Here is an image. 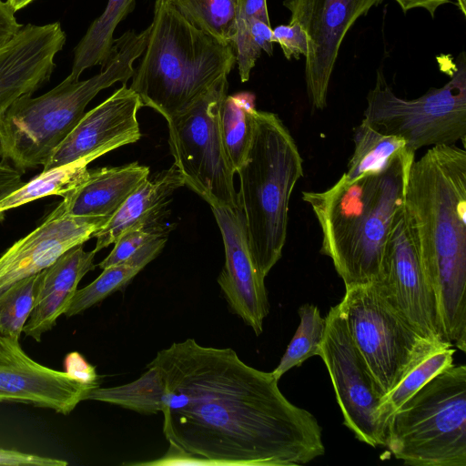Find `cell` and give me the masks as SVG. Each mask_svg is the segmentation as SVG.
I'll use <instances>...</instances> for the list:
<instances>
[{
    "label": "cell",
    "mask_w": 466,
    "mask_h": 466,
    "mask_svg": "<svg viewBox=\"0 0 466 466\" xmlns=\"http://www.w3.org/2000/svg\"><path fill=\"white\" fill-rule=\"evenodd\" d=\"M271 372L230 348L194 339L159 350L137 380L112 391L117 406L161 412L169 443L214 466L303 465L322 456V430L292 404Z\"/></svg>",
    "instance_id": "6da1fadb"
},
{
    "label": "cell",
    "mask_w": 466,
    "mask_h": 466,
    "mask_svg": "<svg viewBox=\"0 0 466 466\" xmlns=\"http://www.w3.org/2000/svg\"><path fill=\"white\" fill-rule=\"evenodd\" d=\"M404 209L446 341L466 351V152L434 146L412 163Z\"/></svg>",
    "instance_id": "7a4b0ae2"
},
{
    "label": "cell",
    "mask_w": 466,
    "mask_h": 466,
    "mask_svg": "<svg viewBox=\"0 0 466 466\" xmlns=\"http://www.w3.org/2000/svg\"><path fill=\"white\" fill-rule=\"evenodd\" d=\"M414 160L415 152L406 149L379 173L354 179L343 174L327 190L302 192L321 228L320 253L330 258L345 288L377 279Z\"/></svg>",
    "instance_id": "3957f363"
},
{
    "label": "cell",
    "mask_w": 466,
    "mask_h": 466,
    "mask_svg": "<svg viewBox=\"0 0 466 466\" xmlns=\"http://www.w3.org/2000/svg\"><path fill=\"white\" fill-rule=\"evenodd\" d=\"M142 58L130 88L166 120L200 99L236 64L232 44L200 30L168 0H156Z\"/></svg>",
    "instance_id": "277c9868"
},
{
    "label": "cell",
    "mask_w": 466,
    "mask_h": 466,
    "mask_svg": "<svg viewBox=\"0 0 466 466\" xmlns=\"http://www.w3.org/2000/svg\"><path fill=\"white\" fill-rule=\"evenodd\" d=\"M149 26L115 38L109 56L94 76L80 81L70 76L47 93L15 101L0 117V154L19 171L44 166L85 115L86 106L103 89L126 84L133 63L147 46Z\"/></svg>",
    "instance_id": "5b68a950"
},
{
    "label": "cell",
    "mask_w": 466,
    "mask_h": 466,
    "mask_svg": "<svg viewBox=\"0 0 466 466\" xmlns=\"http://www.w3.org/2000/svg\"><path fill=\"white\" fill-rule=\"evenodd\" d=\"M236 173L250 253L266 278L282 256L289 199L304 174L298 146L278 115L254 110L251 143Z\"/></svg>",
    "instance_id": "8992f818"
},
{
    "label": "cell",
    "mask_w": 466,
    "mask_h": 466,
    "mask_svg": "<svg viewBox=\"0 0 466 466\" xmlns=\"http://www.w3.org/2000/svg\"><path fill=\"white\" fill-rule=\"evenodd\" d=\"M385 446L412 466H466V366L451 365L390 418Z\"/></svg>",
    "instance_id": "52a82bcc"
},
{
    "label": "cell",
    "mask_w": 466,
    "mask_h": 466,
    "mask_svg": "<svg viewBox=\"0 0 466 466\" xmlns=\"http://www.w3.org/2000/svg\"><path fill=\"white\" fill-rule=\"evenodd\" d=\"M339 311L383 396L435 351L453 347L423 336L372 283L346 288Z\"/></svg>",
    "instance_id": "ba28073f"
},
{
    "label": "cell",
    "mask_w": 466,
    "mask_h": 466,
    "mask_svg": "<svg viewBox=\"0 0 466 466\" xmlns=\"http://www.w3.org/2000/svg\"><path fill=\"white\" fill-rule=\"evenodd\" d=\"M450 80L441 87L405 99L389 86L381 69L367 96L363 116L378 131L402 137L408 149L453 145L466 138V63L461 53Z\"/></svg>",
    "instance_id": "9c48e42d"
},
{
    "label": "cell",
    "mask_w": 466,
    "mask_h": 466,
    "mask_svg": "<svg viewBox=\"0 0 466 466\" xmlns=\"http://www.w3.org/2000/svg\"><path fill=\"white\" fill-rule=\"evenodd\" d=\"M228 76L217 82L187 110L167 120L174 165L185 186L210 207L240 209L233 170L222 141L219 111L227 96Z\"/></svg>",
    "instance_id": "30bf717a"
},
{
    "label": "cell",
    "mask_w": 466,
    "mask_h": 466,
    "mask_svg": "<svg viewBox=\"0 0 466 466\" xmlns=\"http://www.w3.org/2000/svg\"><path fill=\"white\" fill-rule=\"evenodd\" d=\"M319 357L323 360L343 415L355 437L371 446H384L378 410L383 394L359 353L339 311L330 308Z\"/></svg>",
    "instance_id": "8fae6325"
},
{
    "label": "cell",
    "mask_w": 466,
    "mask_h": 466,
    "mask_svg": "<svg viewBox=\"0 0 466 466\" xmlns=\"http://www.w3.org/2000/svg\"><path fill=\"white\" fill-rule=\"evenodd\" d=\"M371 283L423 336L448 342L442 334L435 297L404 207L394 219L380 273Z\"/></svg>",
    "instance_id": "7c38bea8"
},
{
    "label": "cell",
    "mask_w": 466,
    "mask_h": 466,
    "mask_svg": "<svg viewBox=\"0 0 466 466\" xmlns=\"http://www.w3.org/2000/svg\"><path fill=\"white\" fill-rule=\"evenodd\" d=\"M383 0H284L290 23L308 36L305 82L311 106H327L328 89L342 41L352 25Z\"/></svg>",
    "instance_id": "4fadbf2b"
},
{
    "label": "cell",
    "mask_w": 466,
    "mask_h": 466,
    "mask_svg": "<svg viewBox=\"0 0 466 466\" xmlns=\"http://www.w3.org/2000/svg\"><path fill=\"white\" fill-rule=\"evenodd\" d=\"M144 106L126 84L83 117L43 166L44 171L78 159L89 163L141 137L137 118Z\"/></svg>",
    "instance_id": "5bb4252c"
},
{
    "label": "cell",
    "mask_w": 466,
    "mask_h": 466,
    "mask_svg": "<svg viewBox=\"0 0 466 466\" xmlns=\"http://www.w3.org/2000/svg\"><path fill=\"white\" fill-rule=\"evenodd\" d=\"M93 389L35 361L19 339L0 334V402L31 404L66 415Z\"/></svg>",
    "instance_id": "9a60e30c"
},
{
    "label": "cell",
    "mask_w": 466,
    "mask_h": 466,
    "mask_svg": "<svg viewBox=\"0 0 466 466\" xmlns=\"http://www.w3.org/2000/svg\"><path fill=\"white\" fill-rule=\"evenodd\" d=\"M211 209L225 248V265L218 283L231 311L258 336L269 312V302L265 278L250 253L242 213L219 206H211Z\"/></svg>",
    "instance_id": "2e32d148"
},
{
    "label": "cell",
    "mask_w": 466,
    "mask_h": 466,
    "mask_svg": "<svg viewBox=\"0 0 466 466\" xmlns=\"http://www.w3.org/2000/svg\"><path fill=\"white\" fill-rule=\"evenodd\" d=\"M108 220L67 215L58 205L39 227L0 257V292L20 279L42 272L65 252L93 238Z\"/></svg>",
    "instance_id": "e0dca14e"
},
{
    "label": "cell",
    "mask_w": 466,
    "mask_h": 466,
    "mask_svg": "<svg viewBox=\"0 0 466 466\" xmlns=\"http://www.w3.org/2000/svg\"><path fill=\"white\" fill-rule=\"evenodd\" d=\"M66 39L59 22L26 25L0 51V117L18 98L48 82Z\"/></svg>",
    "instance_id": "ac0fdd59"
},
{
    "label": "cell",
    "mask_w": 466,
    "mask_h": 466,
    "mask_svg": "<svg viewBox=\"0 0 466 466\" xmlns=\"http://www.w3.org/2000/svg\"><path fill=\"white\" fill-rule=\"evenodd\" d=\"M95 255L94 250L86 251L83 245H78L42 271L35 306L23 329L26 337L41 341L42 335L66 312L78 283L96 268Z\"/></svg>",
    "instance_id": "d6986e66"
},
{
    "label": "cell",
    "mask_w": 466,
    "mask_h": 466,
    "mask_svg": "<svg viewBox=\"0 0 466 466\" xmlns=\"http://www.w3.org/2000/svg\"><path fill=\"white\" fill-rule=\"evenodd\" d=\"M148 177V167L137 162L87 169L83 180L63 197L59 207L67 215L109 219Z\"/></svg>",
    "instance_id": "ffe728a7"
},
{
    "label": "cell",
    "mask_w": 466,
    "mask_h": 466,
    "mask_svg": "<svg viewBox=\"0 0 466 466\" xmlns=\"http://www.w3.org/2000/svg\"><path fill=\"white\" fill-rule=\"evenodd\" d=\"M185 186L183 176L173 164L144 181L109 218L93 234L96 238L94 251L114 244L126 231L137 228L163 227L161 219L173 193Z\"/></svg>",
    "instance_id": "44dd1931"
},
{
    "label": "cell",
    "mask_w": 466,
    "mask_h": 466,
    "mask_svg": "<svg viewBox=\"0 0 466 466\" xmlns=\"http://www.w3.org/2000/svg\"><path fill=\"white\" fill-rule=\"evenodd\" d=\"M136 0H108L104 12L89 26L75 48L70 76L79 79L86 68L101 65L109 56L117 25L135 8Z\"/></svg>",
    "instance_id": "7402d4cb"
},
{
    "label": "cell",
    "mask_w": 466,
    "mask_h": 466,
    "mask_svg": "<svg viewBox=\"0 0 466 466\" xmlns=\"http://www.w3.org/2000/svg\"><path fill=\"white\" fill-rule=\"evenodd\" d=\"M353 141L354 152L344 173L350 179L382 171L397 155L408 149L402 137L383 134L364 118L354 128Z\"/></svg>",
    "instance_id": "603a6c76"
},
{
    "label": "cell",
    "mask_w": 466,
    "mask_h": 466,
    "mask_svg": "<svg viewBox=\"0 0 466 466\" xmlns=\"http://www.w3.org/2000/svg\"><path fill=\"white\" fill-rule=\"evenodd\" d=\"M88 163L86 159H78L43 170L37 177L0 200V212L50 195L64 197L83 180Z\"/></svg>",
    "instance_id": "cb8c5ba5"
},
{
    "label": "cell",
    "mask_w": 466,
    "mask_h": 466,
    "mask_svg": "<svg viewBox=\"0 0 466 466\" xmlns=\"http://www.w3.org/2000/svg\"><path fill=\"white\" fill-rule=\"evenodd\" d=\"M255 108L246 95L226 96L219 111V126L228 161L236 170L243 163L253 135Z\"/></svg>",
    "instance_id": "d4e9b609"
},
{
    "label": "cell",
    "mask_w": 466,
    "mask_h": 466,
    "mask_svg": "<svg viewBox=\"0 0 466 466\" xmlns=\"http://www.w3.org/2000/svg\"><path fill=\"white\" fill-rule=\"evenodd\" d=\"M454 353L453 347L435 351L409 372L392 390L383 396L379 406L378 417L384 443L385 429L390 416L433 377L453 365Z\"/></svg>",
    "instance_id": "484cf974"
},
{
    "label": "cell",
    "mask_w": 466,
    "mask_h": 466,
    "mask_svg": "<svg viewBox=\"0 0 466 466\" xmlns=\"http://www.w3.org/2000/svg\"><path fill=\"white\" fill-rule=\"evenodd\" d=\"M195 26L223 44H232L237 0H168Z\"/></svg>",
    "instance_id": "4316f807"
},
{
    "label": "cell",
    "mask_w": 466,
    "mask_h": 466,
    "mask_svg": "<svg viewBox=\"0 0 466 466\" xmlns=\"http://www.w3.org/2000/svg\"><path fill=\"white\" fill-rule=\"evenodd\" d=\"M300 323L277 368L271 371L279 380L293 367L313 356H319L324 338L326 319L313 304H304L299 309Z\"/></svg>",
    "instance_id": "83f0119b"
},
{
    "label": "cell",
    "mask_w": 466,
    "mask_h": 466,
    "mask_svg": "<svg viewBox=\"0 0 466 466\" xmlns=\"http://www.w3.org/2000/svg\"><path fill=\"white\" fill-rule=\"evenodd\" d=\"M167 239L164 227L137 228L123 233L98 267L102 269L127 262L142 269L161 252Z\"/></svg>",
    "instance_id": "f1b7e54d"
},
{
    "label": "cell",
    "mask_w": 466,
    "mask_h": 466,
    "mask_svg": "<svg viewBox=\"0 0 466 466\" xmlns=\"http://www.w3.org/2000/svg\"><path fill=\"white\" fill-rule=\"evenodd\" d=\"M42 272L20 279L0 292V334L20 339L34 309Z\"/></svg>",
    "instance_id": "f546056e"
},
{
    "label": "cell",
    "mask_w": 466,
    "mask_h": 466,
    "mask_svg": "<svg viewBox=\"0 0 466 466\" xmlns=\"http://www.w3.org/2000/svg\"><path fill=\"white\" fill-rule=\"evenodd\" d=\"M141 270V268L127 262L104 268L93 282L76 289L65 314L71 317L82 313L127 286Z\"/></svg>",
    "instance_id": "4dcf8cb0"
},
{
    "label": "cell",
    "mask_w": 466,
    "mask_h": 466,
    "mask_svg": "<svg viewBox=\"0 0 466 466\" xmlns=\"http://www.w3.org/2000/svg\"><path fill=\"white\" fill-rule=\"evenodd\" d=\"M273 43H278L285 57L299 59L308 52V36L303 28L297 23L280 25L272 29Z\"/></svg>",
    "instance_id": "1f68e13d"
},
{
    "label": "cell",
    "mask_w": 466,
    "mask_h": 466,
    "mask_svg": "<svg viewBox=\"0 0 466 466\" xmlns=\"http://www.w3.org/2000/svg\"><path fill=\"white\" fill-rule=\"evenodd\" d=\"M65 372L76 380L94 388L99 387L100 377L96 367L91 365L77 351L68 353L64 360Z\"/></svg>",
    "instance_id": "d6a6232c"
},
{
    "label": "cell",
    "mask_w": 466,
    "mask_h": 466,
    "mask_svg": "<svg viewBox=\"0 0 466 466\" xmlns=\"http://www.w3.org/2000/svg\"><path fill=\"white\" fill-rule=\"evenodd\" d=\"M0 465L66 466L67 461L0 448Z\"/></svg>",
    "instance_id": "836d02e7"
},
{
    "label": "cell",
    "mask_w": 466,
    "mask_h": 466,
    "mask_svg": "<svg viewBox=\"0 0 466 466\" xmlns=\"http://www.w3.org/2000/svg\"><path fill=\"white\" fill-rule=\"evenodd\" d=\"M24 27L17 23L15 11L7 2L0 0V51L5 47Z\"/></svg>",
    "instance_id": "e575fe53"
},
{
    "label": "cell",
    "mask_w": 466,
    "mask_h": 466,
    "mask_svg": "<svg viewBox=\"0 0 466 466\" xmlns=\"http://www.w3.org/2000/svg\"><path fill=\"white\" fill-rule=\"evenodd\" d=\"M25 184L22 173L5 163H0V200ZM5 212H0V222L5 219Z\"/></svg>",
    "instance_id": "d590c367"
},
{
    "label": "cell",
    "mask_w": 466,
    "mask_h": 466,
    "mask_svg": "<svg viewBox=\"0 0 466 466\" xmlns=\"http://www.w3.org/2000/svg\"><path fill=\"white\" fill-rule=\"evenodd\" d=\"M237 15L256 17L269 23L266 0H237Z\"/></svg>",
    "instance_id": "8d00e7d4"
},
{
    "label": "cell",
    "mask_w": 466,
    "mask_h": 466,
    "mask_svg": "<svg viewBox=\"0 0 466 466\" xmlns=\"http://www.w3.org/2000/svg\"><path fill=\"white\" fill-rule=\"evenodd\" d=\"M400 6L403 13H407L413 8H424L433 17L435 11L442 5L449 3L450 0H395Z\"/></svg>",
    "instance_id": "74e56055"
},
{
    "label": "cell",
    "mask_w": 466,
    "mask_h": 466,
    "mask_svg": "<svg viewBox=\"0 0 466 466\" xmlns=\"http://www.w3.org/2000/svg\"><path fill=\"white\" fill-rule=\"evenodd\" d=\"M34 0H7L6 2L12 7V9L16 12L24 7H25L28 4L33 2Z\"/></svg>",
    "instance_id": "f35d334b"
},
{
    "label": "cell",
    "mask_w": 466,
    "mask_h": 466,
    "mask_svg": "<svg viewBox=\"0 0 466 466\" xmlns=\"http://www.w3.org/2000/svg\"><path fill=\"white\" fill-rule=\"evenodd\" d=\"M457 5L463 15H466V0H456Z\"/></svg>",
    "instance_id": "ab89813d"
}]
</instances>
